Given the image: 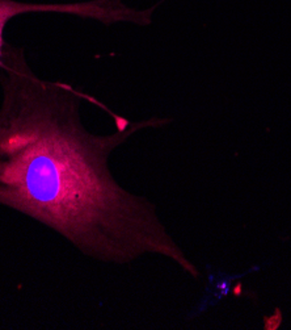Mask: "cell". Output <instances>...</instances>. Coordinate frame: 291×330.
<instances>
[{"mask_svg":"<svg viewBox=\"0 0 291 330\" xmlns=\"http://www.w3.org/2000/svg\"><path fill=\"white\" fill-rule=\"evenodd\" d=\"M239 291L242 292V285H240V284H238V285H236V289H235V295H239Z\"/></svg>","mask_w":291,"mask_h":330,"instance_id":"cell-4","label":"cell"},{"mask_svg":"<svg viewBox=\"0 0 291 330\" xmlns=\"http://www.w3.org/2000/svg\"><path fill=\"white\" fill-rule=\"evenodd\" d=\"M61 13L80 19L96 20L105 25L115 23H133L146 25L148 21L147 9H135L122 0H87L73 3H28L21 0H0V67L3 66L4 29L12 19L27 13Z\"/></svg>","mask_w":291,"mask_h":330,"instance_id":"cell-2","label":"cell"},{"mask_svg":"<svg viewBox=\"0 0 291 330\" xmlns=\"http://www.w3.org/2000/svg\"><path fill=\"white\" fill-rule=\"evenodd\" d=\"M281 323H282V315H281V311L278 308L276 309L274 315L264 319V327L266 330H277L280 328Z\"/></svg>","mask_w":291,"mask_h":330,"instance_id":"cell-3","label":"cell"},{"mask_svg":"<svg viewBox=\"0 0 291 330\" xmlns=\"http://www.w3.org/2000/svg\"><path fill=\"white\" fill-rule=\"evenodd\" d=\"M0 86L1 207L46 227L91 259L126 265L156 254L198 277L156 207L122 189L108 165L134 133L169 120L153 117L121 125L111 135L91 133L81 120V101L96 100L38 77L23 47L9 44Z\"/></svg>","mask_w":291,"mask_h":330,"instance_id":"cell-1","label":"cell"}]
</instances>
